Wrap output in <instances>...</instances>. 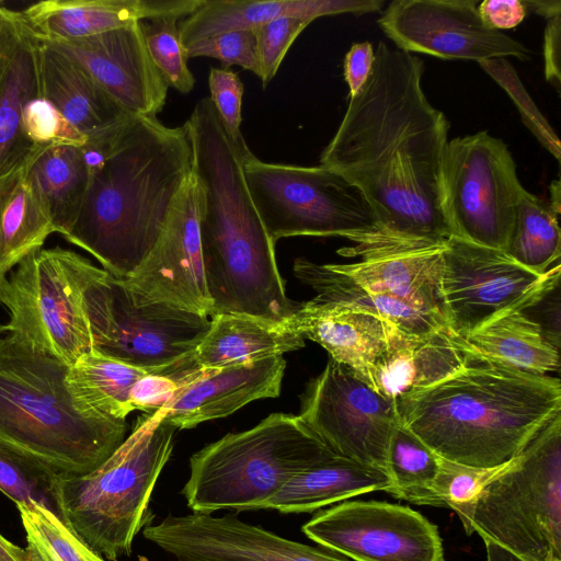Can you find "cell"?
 <instances>
[{
    "label": "cell",
    "instance_id": "cell-43",
    "mask_svg": "<svg viewBox=\"0 0 561 561\" xmlns=\"http://www.w3.org/2000/svg\"><path fill=\"white\" fill-rule=\"evenodd\" d=\"M313 20L284 15L254 28L260 65L259 78L266 87L275 77L289 47Z\"/></svg>",
    "mask_w": 561,
    "mask_h": 561
},
{
    "label": "cell",
    "instance_id": "cell-34",
    "mask_svg": "<svg viewBox=\"0 0 561 561\" xmlns=\"http://www.w3.org/2000/svg\"><path fill=\"white\" fill-rule=\"evenodd\" d=\"M174 365L142 368L92 350L69 366L66 380L73 400L83 410L108 417L126 419L133 411L129 401L133 386L145 375Z\"/></svg>",
    "mask_w": 561,
    "mask_h": 561
},
{
    "label": "cell",
    "instance_id": "cell-33",
    "mask_svg": "<svg viewBox=\"0 0 561 561\" xmlns=\"http://www.w3.org/2000/svg\"><path fill=\"white\" fill-rule=\"evenodd\" d=\"M27 164L0 180V271L4 275L56 232L26 178Z\"/></svg>",
    "mask_w": 561,
    "mask_h": 561
},
{
    "label": "cell",
    "instance_id": "cell-55",
    "mask_svg": "<svg viewBox=\"0 0 561 561\" xmlns=\"http://www.w3.org/2000/svg\"><path fill=\"white\" fill-rule=\"evenodd\" d=\"M4 278H5V275H4V274H2V273H1V271H0V285H1V283H2V280H3Z\"/></svg>",
    "mask_w": 561,
    "mask_h": 561
},
{
    "label": "cell",
    "instance_id": "cell-30",
    "mask_svg": "<svg viewBox=\"0 0 561 561\" xmlns=\"http://www.w3.org/2000/svg\"><path fill=\"white\" fill-rule=\"evenodd\" d=\"M479 357L522 371L546 375L560 366L558 347L525 310H510L462 337Z\"/></svg>",
    "mask_w": 561,
    "mask_h": 561
},
{
    "label": "cell",
    "instance_id": "cell-54",
    "mask_svg": "<svg viewBox=\"0 0 561 561\" xmlns=\"http://www.w3.org/2000/svg\"><path fill=\"white\" fill-rule=\"evenodd\" d=\"M4 332H8V327H7V324H2V323H0V335H1L2 333H4Z\"/></svg>",
    "mask_w": 561,
    "mask_h": 561
},
{
    "label": "cell",
    "instance_id": "cell-23",
    "mask_svg": "<svg viewBox=\"0 0 561 561\" xmlns=\"http://www.w3.org/2000/svg\"><path fill=\"white\" fill-rule=\"evenodd\" d=\"M203 0H44L21 11L32 35L58 43L89 37L142 20L184 18Z\"/></svg>",
    "mask_w": 561,
    "mask_h": 561
},
{
    "label": "cell",
    "instance_id": "cell-7",
    "mask_svg": "<svg viewBox=\"0 0 561 561\" xmlns=\"http://www.w3.org/2000/svg\"><path fill=\"white\" fill-rule=\"evenodd\" d=\"M332 453L298 415L273 413L193 454L182 495L192 513L259 510L298 472Z\"/></svg>",
    "mask_w": 561,
    "mask_h": 561
},
{
    "label": "cell",
    "instance_id": "cell-5",
    "mask_svg": "<svg viewBox=\"0 0 561 561\" xmlns=\"http://www.w3.org/2000/svg\"><path fill=\"white\" fill-rule=\"evenodd\" d=\"M68 369L13 333L0 339V445L58 474L82 476L121 446L127 424L83 410Z\"/></svg>",
    "mask_w": 561,
    "mask_h": 561
},
{
    "label": "cell",
    "instance_id": "cell-22",
    "mask_svg": "<svg viewBox=\"0 0 561 561\" xmlns=\"http://www.w3.org/2000/svg\"><path fill=\"white\" fill-rule=\"evenodd\" d=\"M474 355L466 341L449 328L416 335L392 325L386 350L360 379L394 400L440 381Z\"/></svg>",
    "mask_w": 561,
    "mask_h": 561
},
{
    "label": "cell",
    "instance_id": "cell-56",
    "mask_svg": "<svg viewBox=\"0 0 561 561\" xmlns=\"http://www.w3.org/2000/svg\"><path fill=\"white\" fill-rule=\"evenodd\" d=\"M1 7V5H0Z\"/></svg>",
    "mask_w": 561,
    "mask_h": 561
},
{
    "label": "cell",
    "instance_id": "cell-32",
    "mask_svg": "<svg viewBox=\"0 0 561 561\" xmlns=\"http://www.w3.org/2000/svg\"><path fill=\"white\" fill-rule=\"evenodd\" d=\"M26 178L62 237L73 227L90 181L81 147L42 150L26 167Z\"/></svg>",
    "mask_w": 561,
    "mask_h": 561
},
{
    "label": "cell",
    "instance_id": "cell-42",
    "mask_svg": "<svg viewBox=\"0 0 561 561\" xmlns=\"http://www.w3.org/2000/svg\"><path fill=\"white\" fill-rule=\"evenodd\" d=\"M479 64L510 94L528 129L557 160H560L558 136L533 102L512 65L505 58H492Z\"/></svg>",
    "mask_w": 561,
    "mask_h": 561
},
{
    "label": "cell",
    "instance_id": "cell-50",
    "mask_svg": "<svg viewBox=\"0 0 561 561\" xmlns=\"http://www.w3.org/2000/svg\"><path fill=\"white\" fill-rule=\"evenodd\" d=\"M526 11L534 12L546 20L561 14V1L560 0H527L523 1Z\"/></svg>",
    "mask_w": 561,
    "mask_h": 561
},
{
    "label": "cell",
    "instance_id": "cell-53",
    "mask_svg": "<svg viewBox=\"0 0 561 561\" xmlns=\"http://www.w3.org/2000/svg\"><path fill=\"white\" fill-rule=\"evenodd\" d=\"M550 190H551L550 205L558 214H560V182L558 180L552 181V183L550 185Z\"/></svg>",
    "mask_w": 561,
    "mask_h": 561
},
{
    "label": "cell",
    "instance_id": "cell-9",
    "mask_svg": "<svg viewBox=\"0 0 561 561\" xmlns=\"http://www.w3.org/2000/svg\"><path fill=\"white\" fill-rule=\"evenodd\" d=\"M252 202L270 234L340 237L367 245L377 236L371 210L360 193L324 165L270 163L253 153L243 158Z\"/></svg>",
    "mask_w": 561,
    "mask_h": 561
},
{
    "label": "cell",
    "instance_id": "cell-51",
    "mask_svg": "<svg viewBox=\"0 0 561 561\" xmlns=\"http://www.w3.org/2000/svg\"><path fill=\"white\" fill-rule=\"evenodd\" d=\"M486 550V561H524L500 545L483 540Z\"/></svg>",
    "mask_w": 561,
    "mask_h": 561
},
{
    "label": "cell",
    "instance_id": "cell-37",
    "mask_svg": "<svg viewBox=\"0 0 561 561\" xmlns=\"http://www.w3.org/2000/svg\"><path fill=\"white\" fill-rule=\"evenodd\" d=\"M28 561H104L51 510L18 506Z\"/></svg>",
    "mask_w": 561,
    "mask_h": 561
},
{
    "label": "cell",
    "instance_id": "cell-47",
    "mask_svg": "<svg viewBox=\"0 0 561 561\" xmlns=\"http://www.w3.org/2000/svg\"><path fill=\"white\" fill-rule=\"evenodd\" d=\"M477 10L489 28L500 32L516 27L527 14L520 0H484L478 3Z\"/></svg>",
    "mask_w": 561,
    "mask_h": 561
},
{
    "label": "cell",
    "instance_id": "cell-17",
    "mask_svg": "<svg viewBox=\"0 0 561 561\" xmlns=\"http://www.w3.org/2000/svg\"><path fill=\"white\" fill-rule=\"evenodd\" d=\"M144 537L178 561H352L233 515H168L147 525Z\"/></svg>",
    "mask_w": 561,
    "mask_h": 561
},
{
    "label": "cell",
    "instance_id": "cell-20",
    "mask_svg": "<svg viewBox=\"0 0 561 561\" xmlns=\"http://www.w3.org/2000/svg\"><path fill=\"white\" fill-rule=\"evenodd\" d=\"M285 368V358L274 356L239 365L193 369L175 397L159 411L180 430L226 417L252 401L277 398Z\"/></svg>",
    "mask_w": 561,
    "mask_h": 561
},
{
    "label": "cell",
    "instance_id": "cell-27",
    "mask_svg": "<svg viewBox=\"0 0 561 561\" xmlns=\"http://www.w3.org/2000/svg\"><path fill=\"white\" fill-rule=\"evenodd\" d=\"M445 245L401 250L331 265L370 291L445 318L440 293Z\"/></svg>",
    "mask_w": 561,
    "mask_h": 561
},
{
    "label": "cell",
    "instance_id": "cell-36",
    "mask_svg": "<svg viewBox=\"0 0 561 561\" xmlns=\"http://www.w3.org/2000/svg\"><path fill=\"white\" fill-rule=\"evenodd\" d=\"M438 469L439 456L399 423L387 456L392 483L388 493L415 505L442 507L434 491Z\"/></svg>",
    "mask_w": 561,
    "mask_h": 561
},
{
    "label": "cell",
    "instance_id": "cell-28",
    "mask_svg": "<svg viewBox=\"0 0 561 561\" xmlns=\"http://www.w3.org/2000/svg\"><path fill=\"white\" fill-rule=\"evenodd\" d=\"M391 485L387 473L332 453L298 472L259 510L311 513L360 494L388 493Z\"/></svg>",
    "mask_w": 561,
    "mask_h": 561
},
{
    "label": "cell",
    "instance_id": "cell-6",
    "mask_svg": "<svg viewBox=\"0 0 561 561\" xmlns=\"http://www.w3.org/2000/svg\"><path fill=\"white\" fill-rule=\"evenodd\" d=\"M176 430L160 411L147 414L98 468L56 477L58 516L102 558L117 561L130 554L149 518V502L171 457Z\"/></svg>",
    "mask_w": 561,
    "mask_h": 561
},
{
    "label": "cell",
    "instance_id": "cell-16",
    "mask_svg": "<svg viewBox=\"0 0 561 561\" xmlns=\"http://www.w3.org/2000/svg\"><path fill=\"white\" fill-rule=\"evenodd\" d=\"M476 0H394L377 21L396 47L442 59L481 62L507 56L526 61L530 50L481 20Z\"/></svg>",
    "mask_w": 561,
    "mask_h": 561
},
{
    "label": "cell",
    "instance_id": "cell-25",
    "mask_svg": "<svg viewBox=\"0 0 561 561\" xmlns=\"http://www.w3.org/2000/svg\"><path fill=\"white\" fill-rule=\"evenodd\" d=\"M37 68L41 95L53 103L88 140L119 129L135 116L79 65L39 41Z\"/></svg>",
    "mask_w": 561,
    "mask_h": 561
},
{
    "label": "cell",
    "instance_id": "cell-3",
    "mask_svg": "<svg viewBox=\"0 0 561 561\" xmlns=\"http://www.w3.org/2000/svg\"><path fill=\"white\" fill-rule=\"evenodd\" d=\"M194 168L187 122L133 116L90 175L82 207L64 238L126 279L158 243Z\"/></svg>",
    "mask_w": 561,
    "mask_h": 561
},
{
    "label": "cell",
    "instance_id": "cell-45",
    "mask_svg": "<svg viewBox=\"0 0 561 561\" xmlns=\"http://www.w3.org/2000/svg\"><path fill=\"white\" fill-rule=\"evenodd\" d=\"M209 100L220 117L229 137L243 156L251 152L241 131L243 83L230 69L210 68L208 75Z\"/></svg>",
    "mask_w": 561,
    "mask_h": 561
},
{
    "label": "cell",
    "instance_id": "cell-38",
    "mask_svg": "<svg viewBox=\"0 0 561 561\" xmlns=\"http://www.w3.org/2000/svg\"><path fill=\"white\" fill-rule=\"evenodd\" d=\"M512 460L496 467L480 468L439 457V469L434 486L435 495L442 507H449L456 512L467 535L472 534L471 517L481 491L492 479L502 473Z\"/></svg>",
    "mask_w": 561,
    "mask_h": 561
},
{
    "label": "cell",
    "instance_id": "cell-26",
    "mask_svg": "<svg viewBox=\"0 0 561 561\" xmlns=\"http://www.w3.org/2000/svg\"><path fill=\"white\" fill-rule=\"evenodd\" d=\"M382 0H203L179 22L184 48L231 31L254 30L284 16L316 20L325 15L379 11Z\"/></svg>",
    "mask_w": 561,
    "mask_h": 561
},
{
    "label": "cell",
    "instance_id": "cell-18",
    "mask_svg": "<svg viewBox=\"0 0 561 561\" xmlns=\"http://www.w3.org/2000/svg\"><path fill=\"white\" fill-rule=\"evenodd\" d=\"M139 304L165 305L211 318L201 249L194 174L181 193L158 243L124 279Z\"/></svg>",
    "mask_w": 561,
    "mask_h": 561
},
{
    "label": "cell",
    "instance_id": "cell-44",
    "mask_svg": "<svg viewBox=\"0 0 561 561\" xmlns=\"http://www.w3.org/2000/svg\"><path fill=\"white\" fill-rule=\"evenodd\" d=\"M187 58L211 57L229 69L237 65L260 75L256 37L253 30H239L218 34L185 47Z\"/></svg>",
    "mask_w": 561,
    "mask_h": 561
},
{
    "label": "cell",
    "instance_id": "cell-31",
    "mask_svg": "<svg viewBox=\"0 0 561 561\" xmlns=\"http://www.w3.org/2000/svg\"><path fill=\"white\" fill-rule=\"evenodd\" d=\"M294 274L316 291L314 298L366 309L407 333L423 335L449 328L443 316L370 291L334 270L331 264H318L299 257L294 262Z\"/></svg>",
    "mask_w": 561,
    "mask_h": 561
},
{
    "label": "cell",
    "instance_id": "cell-46",
    "mask_svg": "<svg viewBox=\"0 0 561 561\" xmlns=\"http://www.w3.org/2000/svg\"><path fill=\"white\" fill-rule=\"evenodd\" d=\"M195 369L193 354L174 366L149 373L140 378L129 393L130 405L152 414L163 409L176 394L191 370Z\"/></svg>",
    "mask_w": 561,
    "mask_h": 561
},
{
    "label": "cell",
    "instance_id": "cell-10",
    "mask_svg": "<svg viewBox=\"0 0 561 561\" xmlns=\"http://www.w3.org/2000/svg\"><path fill=\"white\" fill-rule=\"evenodd\" d=\"M102 268L75 251L39 249L25 256L0 285L8 332L68 366L91 352L83 294Z\"/></svg>",
    "mask_w": 561,
    "mask_h": 561
},
{
    "label": "cell",
    "instance_id": "cell-2",
    "mask_svg": "<svg viewBox=\"0 0 561 561\" xmlns=\"http://www.w3.org/2000/svg\"><path fill=\"white\" fill-rule=\"evenodd\" d=\"M186 122L194 148L198 229L213 316L288 319L298 305L286 295L275 242L247 187L244 156L209 98L196 103Z\"/></svg>",
    "mask_w": 561,
    "mask_h": 561
},
{
    "label": "cell",
    "instance_id": "cell-11",
    "mask_svg": "<svg viewBox=\"0 0 561 561\" xmlns=\"http://www.w3.org/2000/svg\"><path fill=\"white\" fill-rule=\"evenodd\" d=\"M442 187L454 237L505 252L525 188L506 144L488 131L449 140Z\"/></svg>",
    "mask_w": 561,
    "mask_h": 561
},
{
    "label": "cell",
    "instance_id": "cell-21",
    "mask_svg": "<svg viewBox=\"0 0 561 561\" xmlns=\"http://www.w3.org/2000/svg\"><path fill=\"white\" fill-rule=\"evenodd\" d=\"M38 94L37 41L21 11L0 7V180L46 149L26 138L22 124L24 106Z\"/></svg>",
    "mask_w": 561,
    "mask_h": 561
},
{
    "label": "cell",
    "instance_id": "cell-4",
    "mask_svg": "<svg viewBox=\"0 0 561 561\" xmlns=\"http://www.w3.org/2000/svg\"><path fill=\"white\" fill-rule=\"evenodd\" d=\"M394 403L399 423L437 456L490 468L519 455L561 413V385L474 355L459 370Z\"/></svg>",
    "mask_w": 561,
    "mask_h": 561
},
{
    "label": "cell",
    "instance_id": "cell-39",
    "mask_svg": "<svg viewBox=\"0 0 561 561\" xmlns=\"http://www.w3.org/2000/svg\"><path fill=\"white\" fill-rule=\"evenodd\" d=\"M58 473L0 445V491L18 506H45L57 515L54 483Z\"/></svg>",
    "mask_w": 561,
    "mask_h": 561
},
{
    "label": "cell",
    "instance_id": "cell-40",
    "mask_svg": "<svg viewBox=\"0 0 561 561\" xmlns=\"http://www.w3.org/2000/svg\"><path fill=\"white\" fill-rule=\"evenodd\" d=\"M175 15L139 21L149 55L169 87L181 93L193 90L195 78L187 66Z\"/></svg>",
    "mask_w": 561,
    "mask_h": 561
},
{
    "label": "cell",
    "instance_id": "cell-29",
    "mask_svg": "<svg viewBox=\"0 0 561 561\" xmlns=\"http://www.w3.org/2000/svg\"><path fill=\"white\" fill-rule=\"evenodd\" d=\"M305 339L284 321L248 314H216L193 352L198 368L261 360L302 348Z\"/></svg>",
    "mask_w": 561,
    "mask_h": 561
},
{
    "label": "cell",
    "instance_id": "cell-52",
    "mask_svg": "<svg viewBox=\"0 0 561 561\" xmlns=\"http://www.w3.org/2000/svg\"><path fill=\"white\" fill-rule=\"evenodd\" d=\"M0 552L13 558L16 561H28L25 549L12 543L0 534Z\"/></svg>",
    "mask_w": 561,
    "mask_h": 561
},
{
    "label": "cell",
    "instance_id": "cell-24",
    "mask_svg": "<svg viewBox=\"0 0 561 561\" xmlns=\"http://www.w3.org/2000/svg\"><path fill=\"white\" fill-rule=\"evenodd\" d=\"M286 324L320 344L362 378L383 353L393 325L366 309L317 298L299 304Z\"/></svg>",
    "mask_w": 561,
    "mask_h": 561
},
{
    "label": "cell",
    "instance_id": "cell-48",
    "mask_svg": "<svg viewBox=\"0 0 561 561\" xmlns=\"http://www.w3.org/2000/svg\"><path fill=\"white\" fill-rule=\"evenodd\" d=\"M375 58L369 42L355 43L344 60V77L350 90V99L355 96L366 83Z\"/></svg>",
    "mask_w": 561,
    "mask_h": 561
},
{
    "label": "cell",
    "instance_id": "cell-41",
    "mask_svg": "<svg viewBox=\"0 0 561 561\" xmlns=\"http://www.w3.org/2000/svg\"><path fill=\"white\" fill-rule=\"evenodd\" d=\"M23 130L36 147H82L88 138L61 112L41 94L31 99L23 110Z\"/></svg>",
    "mask_w": 561,
    "mask_h": 561
},
{
    "label": "cell",
    "instance_id": "cell-19",
    "mask_svg": "<svg viewBox=\"0 0 561 561\" xmlns=\"http://www.w3.org/2000/svg\"><path fill=\"white\" fill-rule=\"evenodd\" d=\"M41 43L79 65L131 115L157 116L163 108L169 85L149 55L139 22L84 38Z\"/></svg>",
    "mask_w": 561,
    "mask_h": 561
},
{
    "label": "cell",
    "instance_id": "cell-35",
    "mask_svg": "<svg viewBox=\"0 0 561 561\" xmlns=\"http://www.w3.org/2000/svg\"><path fill=\"white\" fill-rule=\"evenodd\" d=\"M558 215L550 203L524 188L505 252L534 272H547L561 255Z\"/></svg>",
    "mask_w": 561,
    "mask_h": 561
},
{
    "label": "cell",
    "instance_id": "cell-14",
    "mask_svg": "<svg viewBox=\"0 0 561 561\" xmlns=\"http://www.w3.org/2000/svg\"><path fill=\"white\" fill-rule=\"evenodd\" d=\"M298 416L335 454L388 474L389 444L399 424L394 400L348 366L329 357L307 385Z\"/></svg>",
    "mask_w": 561,
    "mask_h": 561
},
{
    "label": "cell",
    "instance_id": "cell-13",
    "mask_svg": "<svg viewBox=\"0 0 561 561\" xmlns=\"http://www.w3.org/2000/svg\"><path fill=\"white\" fill-rule=\"evenodd\" d=\"M559 280V263L537 273L504 251L454 237L443 250L440 293L447 325L463 337L500 313L535 307Z\"/></svg>",
    "mask_w": 561,
    "mask_h": 561
},
{
    "label": "cell",
    "instance_id": "cell-49",
    "mask_svg": "<svg viewBox=\"0 0 561 561\" xmlns=\"http://www.w3.org/2000/svg\"><path fill=\"white\" fill-rule=\"evenodd\" d=\"M561 14L547 20L543 33V61L546 80L560 93Z\"/></svg>",
    "mask_w": 561,
    "mask_h": 561
},
{
    "label": "cell",
    "instance_id": "cell-8",
    "mask_svg": "<svg viewBox=\"0 0 561 561\" xmlns=\"http://www.w3.org/2000/svg\"><path fill=\"white\" fill-rule=\"evenodd\" d=\"M471 531L524 561H561V413L483 488Z\"/></svg>",
    "mask_w": 561,
    "mask_h": 561
},
{
    "label": "cell",
    "instance_id": "cell-12",
    "mask_svg": "<svg viewBox=\"0 0 561 561\" xmlns=\"http://www.w3.org/2000/svg\"><path fill=\"white\" fill-rule=\"evenodd\" d=\"M83 305L92 348L142 368L174 365L191 356L209 318L159 304H139L124 279L102 268L87 287Z\"/></svg>",
    "mask_w": 561,
    "mask_h": 561
},
{
    "label": "cell",
    "instance_id": "cell-15",
    "mask_svg": "<svg viewBox=\"0 0 561 561\" xmlns=\"http://www.w3.org/2000/svg\"><path fill=\"white\" fill-rule=\"evenodd\" d=\"M301 529L352 561H444L437 527L400 504L343 501L316 514Z\"/></svg>",
    "mask_w": 561,
    "mask_h": 561
},
{
    "label": "cell",
    "instance_id": "cell-1",
    "mask_svg": "<svg viewBox=\"0 0 561 561\" xmlns=\"http://www.w3.org/2000/svg\"><path fill=\"white\" fill-rule=\"evenodd\" d=\"M423 61L380 41L370 75L350 99L320 157L363 196L377 226L367 245L337 251L369 256L444 245L454 238L443 207L449 123L422 88Z\"/></svg>",
    "mask_w": 561,
    "mask_h": 561
}]
</instances>
